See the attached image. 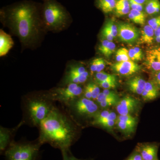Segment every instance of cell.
I'll list each match as a JSON object with an SVG mask.
<instances>
[{
  "instance_id": "cell-1",
  "label": "cell",
  "mask_w": 160,
  "mask_h": 160,
  "mask_svg": "<svg viewBox=\"0 0 160 160\" xmlns=\"http://www.w3.org/2000/svg\"><path fill=\"white\" fill-rule=\"evenodd\" d=\"M38 128V141L42 145L48 143L61 151L69 149L75 142L78 129L74 122L67 112L55 106Z\"/></svg>"
},
{
  "instance_id": "cell-2",
  "label": "cell",
  "mask_w": 160,
  "mask_h": 160,
  "mask_svg": "<svg viewBox=\"0 0 160 160\" xmlns=\"http://www.w3.org/2000/svg\"><path fill=\"white\" fill-rule=\"evenodd\" d=\"M49 92H37L26 95L22 99V124L38 127L55 106Z\"/></svg>"
},
{
  "instance_id": "cell-3",
  "label": "cell",
  "mask_w": 160,
  "mask_h": 160,
  "mask_svg": "<svg viewBox=\"0 0 160 160\" xmlns=\"http://www.w3.org/2000/svg\"><path fill=\"white\" fill-rule=\"evenodd\" d=\"M10 20L12 27L23 42H30L37 35L38 24L34 9L29 5L23 4L13 9Z\"/></svg>"
},
{
  "instance_id": "cell-4",
  "label": "cell",
  "mask_w": 160,
  "mask_h": 160,
  "mask_svg": "<svg viewBox=\"0 0 160 160\" xmlns=\"http://www.w3.org/2000/svg\"><path fill=\"white\" fill-rule=\"evenodd\" d=\"M41 145L34 142H15L12 141L4 154L6 160H38Z\"/></svg>"
},
{
  "instance_id": "cell-5",
  "label": "cell",
  "mask_w": 160,
  "mask_h": 160,
  "mask_svg": "<svg viewBox=\"0 0 160 160\" xmlns=\"http://www.w3.org/2000/svg\"><path fill=\"white\" fill-rule=\"evenodd\" d=\"M66 107V112L73 120L78 118L93 119L99 112L97 104L85 97L72 100Z\"/></svg>"
},
{
  "instance_id": "cell-6",
  "label": "cell",
  "mask_w": 160,
  "mask_h": 160,
  "mask_svg": "<svg viewBox=\"0 0 160 160\" xmlns=\"http://www.w3.org/2000/svg\"><path fill=\"white\" fill-rule=\"evenodd\" d=\"M45 22L49 29H62L66 26L67 15L62 7L55 2H48L44 10Z\"/></svg>"
},
{
  "instance_id": "cell-7",
  "label": "cell",
  "mask_w": 160,
  "mask_h": 160,
  "mask_svg": "<svg viewBox=\"0 0 160 160\" xmlns=\"http://www.w3.org/2000/svg\"><path fill=\"white\" fill-rule=\"evenodd\" d=\"M52 100L66 106L72 100L81 97L83 89L78 84L70 83L62 88H55L49 92Z\"/></svg>"
},
{
  "instance_id": "cell-8",
  "label": "cell",
  "mask_w": 160,
  "mask_h": 160,
  "mask_svg": "<svg viewBox=\"0 0 160 160\" xmlns=\"http://www.w3.org/2000/svg\"><path fill=\"white\" fill-rule=\"evenodd\" d=\"M89 75V72L84 66H71L66 72L63 83L66 86L70 83L79 84L84 83L87 81Z\"/></svg>"
},
{
  "instance_id": "cell-9",
  "label": "cell",
  "mask_w": 160,
  "mask_h": 160,
  "mask_svg": "<svg viewBox=\"0 0 160 160\" xmlns=\"http://www.w3.org/2000/svg\"><path fill=\"white\" fill-rule=\"evenodd\" d=\"M118 28V37L124 42H134L139 37V32L136 27L128 23H120Z\"/></svg>"
},
{
  "instance_id": "cell-10",
  "label": "cell",
  "mask_w": 160,
  "mask_h": 160,
  "mask_svg": "<svg viewBox=\"0 0 160 160\" xmlns=\"http://www.w3.org/2000/svg\"><path fill=\"white\" fill-rule=\"evenodd\" d=\"M145 65L152 73L160 71V47H154L146 51Z\"/></svg>"
},
{
  "instance_id": "cell-11",
  "label": "cell",
  "mask_w": 160,
  "mask_h": 160,
  "mask_svg": "<svg viewBox=\"0 0 160 160\" xmlns=\"http://www.w3.org/2000/svg\"><path fill=\"white\" fill-rule=\"evenodd\" d=\"M111 68L118 74L125 76H129L134 74L140 69L139 65L131 60L117 62L112 64Z\"/></svg>"
},
{
  "instance_id": "cell-12",
  "label": "cell",
  "mask_w": 160,
  "mask_h": 160,
  "mask_svg": "<svg viewBox=\"0 0 160 160\" xmlns=\"http://www.w3.org/2000/svg\"><path fill=\"white\" fill-rule=\"evenodd\" d=\"M138 102L131 97L126 96L118 101L116 109L120 115L130 114L137 107Z\"/></svg>"
},
{
  "instance_id": "cell-13",
  "label": "cell",
  "mask_w": 160,
  "mask_h": 160,
  "mask_svg": "<svg viewBox=\"0 0 160 160\" xmlns=\"http://www.w3.org/2000/svg\"><path fill=\"white\" fill-rule=\"evenodd\" d=\"M143 160H158V147L153 144H144L137 147Z\"/></svg>"
},
{
  "instance_id": "cell-14",
  "label": "cell",
  "mask_w": 160,
  "mask_h": 160,
  "mask_svg": "<svg viewBox=\"0 0 160 160\" xmlns=\"http://www.w3.org/2000/svg\"><path fill=\"white\" fill-rule=\"evenodd\" d=\"M16 129H9L1 126L0 129V151L1 154L4 153L12 142V133Z\"/></svg>"
},
{
  "instance_id": "cell-15",
  "label": "cell",
  "mask_w": 160,
  "mask_h": 160,
  "mask_svg": "<svg viewBox=\"0 0 160 160\" xmlns=\"http://www.w3.org/2000/svg\"><path fill=\"white\" fill-rule=\"evenodd\" d=\"M146 82L141 77L137 76L129 80L127 82V85L132 92L142 95L145 89Z\"/></svg>"
},
{
  "instance_id": "cell-16",
  "label": "cell",
  "mask_w": 160,
  "mask_h": 160,
  "mask_svg": "<svg viewBox=\"0 0 160 160\" xmlns=\"http://www.w3.org/2000/svg\"><path fill=\"white\" fill-rule=\"evenodd\" d=\"M13 46V41L9 35L2 30L0 33V56L5 55Z\"/></svg>"
},
{
  "instance_id": "cell-17",
  "label": "cell",
  "mask_w": 160,
  "mask_h": 160,
  "mask_svg": "<svg viewBox=\"0 0 160 160\" xmlns=\"http://www.w3.org/2000/svg\"><path fill=\"white\" fill-rule=\"evenodd\" d=\"M155 40L154 30L149 25L143 27L141 31L140 42L143 44L151 45Z\"/></svg>"
},
{
  "instance_id": "cell-18",
  "label": "cell",
  "mask_w": 160,
  "mask_h": 160,
  "mask_svg": "<svg viewBox=\"0 0 160 160\" xmlns=\"http://www.w3.org/2000/svg\"><path fill=\"white\" fill-rule=\"evenodd\" d=\"M115 9L116 14L118 17L122 16L129 14L130 11L129 0H119L117 2Z\"/></svg>"
},
{
  "instance_id": "cell-19",
  "label": "cell",
  "mask_w": 160,
  "mask_h": 160,
  "mask_svg": "<svg viewBox=\"0 0 160 160\" xmlns=\"http://www.w3.org/2000/svg\"><path fill=\"white\" fill-rule=\"evenodd\" d=\"M145 10L149 15L160 13V2L159 0H149L146 3Z\"/></svg>"
},
{
  "instance_id": "cell-20",
  "label": "cell",
  "mask_w": 160,
  "mask_h": 160,
  "mask_svg": "<svg viewBox=\"0 0 160 160\" xmlns=\"http://www.w3.org/2000/svg\"><path fill=\"white\" fill-rule=\"evenodd\" d=\"M129 18L136 24L143 25L145 22L146 17L143 12L131 9L129 13Z\"/></svg>"
},
{
  "instance_id": "cell-21",
  "label": "cell",
  "mask_w": 160,
  "mask_h": 160,
  "mask_svg": "<svg viewBox=\"0 0 160 160\" xmlns=\"http://www.w3.org/2000/svg\"><path fill=\"white\" fill-rule=\"evenodd\" d=\"M116 0H98V6L105 13L111 12L115 9Z\"/></svg>"
},
{
  "instance_id": "cell-22",
  "label": "cell",
  "mask_w": 160,
  "mask_h": 160,
  "mask_svg": "<svg viewBox=\"0 0 160 160\" xmlns=\"http://www.w3.org/2000/svg\"><path fill=\"white\" fill-rule=\"evenodd\" d=\"M116 125L120 131L126 134H130L134 132L135 126L129 123L119 121H116Z\"/></svg>"
},
{
  "instance_id": "cell-23",
  "label": "cell",
  "mask_w": 160,
  "mask_h": 160,
  "mask_svg": "<svg viewBox=\"0 0 160 160\" xmlns=\"http://www.w3.org/2000/svg\"><path fill=\"white\" fill-rule=\"evenodd\" d=\"M95 80L97 83L104 81H117V78L114 75L109 74L102 71L97 72L95 77Z\"/></svg>"
},
{
  "instance_id": "cell-24",
  "label": "cell",
  "mask_w": 160,
  "mask_h": 160,
  "mask_svg": "<svg viewBox=\"0 0 160 160\" xmlns=\"http://www.w3.org/2000/svg\"><path fill=\"white\" fill-rule=\"evenodd\" d=\"M144 89L149 92V94L153 98V99L156 98L158 96L159 90L157 86L152 81L146 82Z\"/></svg>"
},
{
  "instance_id": "cell-25",
  "label": "cell",
  "mask_w": 160,
  "mask_h": 160,
  "mask_svg": "<svg viewBox=\"0 0 160 160\" xmlns=\"http://www.w3.org/2000/svg\"><path fill=\"white\" fill-rule=\"evenodd\" d=\"M116 59L117 62H125L130 61L129 50L125 48H121L118 49L116 54Z\"/></svg>"
},
{
  "instance_id": "cell-26",
  "label": "cell",
  "mask_w": 160,
  "mask_h": 160,
  "mask_svg": "<svg viewBox=\"0 0 160 160\" xmlns=\"http://www.w3.org/2000/svg\"><path fill=\"white\" fill-rule=\"evenodd\" d=\"M86 86L89 89V91L91 93L92 99L96 100L98 96L101 93L99 86H98L97 84L93 82L88 83Z\"/></svg>"
},
{
  "instance_id": "cell-27",
  "label": "cell",
  "mask_w": 160,
  "mask_h": 160,
  "mask_svg": "<svg viewBox=\"0 0 160 160\" xmlns=\"http://www.w3.org/2000/svg\"><path fill=\"white\" fill-rule=\"evenodd\" d=\"M104 27L106 28L112 35V36L115 38L118 35V26L116 25L114 21L112 20H109L106 22Z\"/></svg>"
},
{
  "instance_id": "cell-28",
  "label": "cell",
  "mask_w": 160,
  "mask_h": 160,
  "mask_svg": "<svg viewBox=\"0 0 160 160\" xmlns=\"http://www.w3.org/2000/svg\"><path fill=\"white\" fill-rule=\"evenodd\" d=\"M116 121L124 122L129 123L132 125L135 126L136 124V120L135 118L132 116L130 114L119 115Z\"/></svg>"
},
{
  "instance_id": "cell-29",
  "label": "cell",
  "mask_w": 160,
  "mask_h": 160,
  "mask_svg": "<svg viewBox=\"0 0 160 160\" xmlns=\"http://www.w3.org/2000/svg\"><path fill=\"white\" fill-rule=\"evenodd\" d=\"M118 102V97L109 98L103 100L102 102L99 103V105L102 108H106L109 106L116 105Z\"/></svg>"
},
{
  "instance_id": "cell-30",
  "label": "cell",
  "mask_w": 160,
  "mask_h": 160,
  "mask_svg": "<svg viewBox=\"0 0 160 160\" xmlns=\"http://www.w3.org/2000/svg\"><path fill=\"white\" fill-rule=\"evenodd\" d=\"M116 45L112 42L109 41L106 49L102 52L106 57L109 58L111 55L115 50Z\"/></svg>"
},
{
  "instance_id": "cell-31",
  "label": "cell",
  "mask_w": 160,
  "mask_h": 160,
  "mask_svg": "<svg viewBox=\"0 0 160 160\" xmlns=\"http://www.w3.org/2000/svg\"><path fill=\"white\" fill-rule=\"evenodd\" d=\"M100 87L103 89H109L114 88L116 86L117 81H107L97 83Z\"/></svg>"
},
{
  "instance_id": "cell-32",
  "label": "cell",
  "mask_w": 160,
  "mask_h": 160,
  "mask_svg": "<svg viewBox=\"0 0 160 160\" xmlns=\"http://www.w3.org/2000/svg\"><path fill=\"white\" fill-rule=\"evenodd\" d=\"M148 24L155 31L160 27V15L149 19L148 21Z\"/></svg>"
},
{
  "instance_id": "cell-33",
  "label": "cell",
  "mask_w": 160,
  "mask_h": 160,
  "mask_svg": "<svg viewBox=\"0 0 160 160\" xmlns=\"http://www.w3.org/2000/svg\"><path fill=\"white\" fill-rule=\"evenodd\" d=\"M62 152V160H86L78 159L74 157L70 152V149H65Z\"/></svg>"
},
{
  "instance_id": "cell-34",
  "label": "cell",
  "mask_w": 160,
  "mask_h": 160,
  "mask_svg": "<svg viewBox=\"0 0 160 160\" xmlns=\"http://www.w3.org/2000/svg\"><path fill=\"white\" fill-rule=\"evenodd\" d=\"M101 33H102V35L103 38L106 39L105 40H108V41H110V42H112V41L114 40V38L112 36V35L105 27H104V28H103Z\"/></svg>"
},
{
  "instance_id": "cell-35",
  "label": "cell",
  "mask_w": 160,
  "mask_h": 160,
  "mask_svg": "<svg viewBox=\"0 0 160 160\" xmlns=\"http://www.w3.org/2000/svg\"><path fill=\"white\" fill-rule=\"evenodd\" d=\"M129 58L131 61L135 62V61H141L142 58L140 57L135 52L133 48H131L129 50Z\"/></svg>"
},
{
  "instance_id": "cell-36",
  "label": "cell",
  "mask_w": 160,
  "mask_h": 160,
  "mask_svg": "<svg viewBox=\"0 0 160 160\" xmlns=\"http://www.w3.org/2000/svg\"><path fill=\"white\" fill-rule=\"evenodd\" d=\"M116 124V121L113 120H110V121H106V122H102L98 123L97 126H100L102 127H104L107 129H110L112 128Z\"/></svg>"
},
{
  "instance_id": "cell-37",
  "label": "cell",
  "mask_w": 160,
  "mask_h": 160,
  "mask_svg": "<svg viewBox=\"0 0 160 160\" xmlns=\"http://www.w3.org/2000/svg\"><path fill=\"white\" fill-rule=\"evenodd\" d=\"M129 2L130 3V8H131L132 9H135V10L142 12L143 9L142 5L136 2L133 0H129Z\"/></svg>"
},
{
  "instance_id": "cell-38",
  "label": "cell",
  "mask_w": 160,
  "mask_h": 160,
  "mask_svg": "<svg viewBox=\"0 0 160 160\" xmlns=\"http://www.w3.org/2000/svg\"><path fill=\"white\" fill-rule=\"evenodd\" d=\"M152 81L157 86L160 91V71L152 73Z\"/></svg>"
},
{
  "instance_id": "cell-39",
  "label": "cell",
  "mask_w": 160,
  "mask_h": 160,
  "mask_svg": "<svg viewBox=\"0 0 160 160\" xmlns=\"http://www.w3.org/2000/svg\"><path fill=\"white\" fill-rule=\"evenodd\" d=\"M97 69L96 72L102 71L106 66V63L104 60L102 58H97Z\"/></svg>"
},
{
  "instance_id": "cell-40",
  "label": "cell",
  "mask_w": 160,
  "mask_h": 160,
  "mask_svg": "<svg viewBox=\"0 0 160 160\" xmlns=\"http://www.w3.org/2000/svg\"><path fill=\"white\" fill-rule=\"evenodd\" d=\"M126 160H143L142 155L137 149Z\"/></svg>"
},
{
  "instance_id": "cell-41",
  "label": "cell",
  "mask_w": 160,
  "mask_h": 160,
  "mask_svg": "<svg viewBox=\"0 0 160 160\" xmlns=\"http://www.w3.org/2000/svg\"><path fill=\"white\" fill-rule=\"evenodd\" d=\"M90 68L92 74H93L94 72L97 71V58L95 59L92 62Z\"/></svg>"
},
{
  "instance_id": "cell-42",
  "label": "cell",
  "mask_w": 160,
  "mask_h": 160,
  "mask_svg": "<svg viewBox=\"0 0 160 160\" xmlns=\"http://www.w3.org/2000/svg\"><path fill=\"white\" fill-rule=\"evenodd\" d=\"M155 40L158 44H160V27L154 31Z\"/></svg>"
},
{
  "instance_id": "cell-43",
  "label": "cell",
  "mask_w": 160,
  "mask_h": 160,
  "mask_svg": "<svg viewBox=\"0 0 160 160\" xmlns=\"http://www.w3.org/2000/svg\"><path fill=\"white\" fill-rule=\"evenodd\" d=\"M133 49H134L136 53L139 56H140L141 58H143V54L142 49L138 47H133Z\"/></svg>"
},
{
  "instance_id": "cell-44",
  "label": "cell",
  "mask_w": 160,
  "mask_h": 160,
  "mask_svg": "<svg viewBox=\"0 0 160 160\" xmlns=\"http://www.w3.org/2000/svg\"><path fill=\"white\" fill-rule=\"evenodd\" d=\"M133 1L139 4L143 5L145 3H147L149 0H133Z\"/></svg>"
},
{
  "instance_id": "cell-45",
  "label": "cell",
  "mask_w": 160,
  "mask_h": 160,
  "mask_svg": "<svg viewBox=\"0 0 160 160\" xmlns=\"http://www.w3.org/2000/svg\"></svg>"
}]
</instances>
